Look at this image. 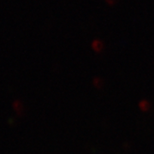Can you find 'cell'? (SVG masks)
<instances>
[{
    "mask_svg": "<svg viewBox=\"0 0 154 154\" xmlns=\"http://www.w3.org/2000/svg\"><path fill=\"white\" fill-rule=\"evenodd\" d=\"M105 1L109 5H114L116 3V0H105Z\"/></svg>",
    "mask_w": 154,
    "mask_h": 154,
    "instance_id": "6da1fadb",
    "label": "cell"
}]
</instances>
